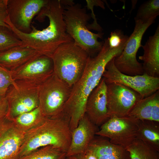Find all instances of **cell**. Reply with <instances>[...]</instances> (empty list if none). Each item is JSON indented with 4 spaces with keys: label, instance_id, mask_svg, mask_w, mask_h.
Masks as SVG:
<instances>
[{
    "label": "cell",
    "instance_id": "1",
    "mask_svg": "<svg viewBox=\"0 0 159 159\" xmlns=\"http://www.w3.org/2000/svg\"><path fill=\"white\" fill-rule=\"evenodd\" d=\"M64 9L60 0H48L36 18L40 22L43 21L46 17L49 19L48 26L42 30H38L32 25L31 32H23L15 28L9 17L6 23L21 41L22 46L33 49L42 55L51 57L60 45L73 41L66 30L63 18Z\"/></svg>",
    "mask_w": 159,
    "mask_h": 159
},
{
    "label": "cell",
    "instance_id": "2",
    "mask_svg": "<svg viewBox=\"0 0 159 159\" xmlns=\"http://www.w3.org/2000/svg\"><path fill=\"white\" fill-rule=\"evenodd\" d=\"M122 50L121 47H110L107 39H105L98 53L94 57H89L82 75L72 87L70 97L63 112L69 121L71 132L85 115L88 97L99 83L107 64L119 55Z\"/></svg>",
    "mask_w": 159,
    "mask_h": 159
},
{
    "label": "cell",
    "instance_id": "3",
    "mask_svg": "<svg viewBox=\"0 0 159 159\" xmlns=\"http://www.w3.org/2000/svg\"><path fill=\"white\" fill-rule=\"evenodd\" d=\"M71 134L69 122L64 117L51 118L44 116L38 123L25 131L20 150L19 158L47 145L67 152L71 143Z\"/></svg>",
    "mask_w": 159,
    "mask_h": 159
},
{
    "label": "cell",
    "instance_id": "4",
    "mask_svg": "<svg viewBox=\"0 0 159 159\" xmlns=\"http://www.w3.org/2000/svg\"><path fill=\"white\" fill-rule=\"evenodd\" d=\"M63 18L66 30L75 43L85 50L91 57L95 56L102 49L104 41L100 42L104 33H94L87 28L91 16L85 8L73 0H64Z\"/></svg>",
    "mask_w": 159,
    "mask_h": 159
},
{
    "label": "cell",
    "instance_id": "5",
    "mask_svg": "<svg viewBox=\"0 0 159 159\" xmlns=\"http://www.w3.org/2000/svg\"><path fill=\"white\" fill-rule=\"evenodd\" d=\"M89 56L73 41L62 44L51 57L53 74L72 88L82 75Z\"/></svg>",
    "mask_w": 159,
    "mask_h": 159
},
{
    "label": "cell",
    "instance_id": "6",
    "mask_svg": "<svg viewBox=\"0 0 159 159\" xmlns=\"http://www.w3.org/2000/svg\"><path fill=\"white\" fill-rule=\"evenodd\" d=\"M72 88L54 74L42 84L39 89V100L43 115L51 118L61 116Z\"/></svg>",
    "mask_w": 159,
    "mask_h": 159
},
{
    "label": "cell",
    "instance_id": "7",
    "mask_svg": "<svg viewBox=\"0 0 159 159\" xmlns=\"http://www.w3.org/2000/svg\"><path fill=\"white\" fill-rule=\"evenodd\" d=\"M154 16L147 22L135 20L134 30L129 37L121 53L115 57L114 64L121 73L129 75H142L144 73L142 64L137 60L136 55L142 46L143 36L148 28L155 21Z\"/></svg>",
    "mask_w": 159,
    "mask_h": 159
},
{
    "label": "cell",
    "instance_id": "8",
    "mask_svg": "<svg viewBox=\"0 0 159 159\" xmlns=\"http://www.w3.org/2000/svg\"><path fill=\"white\" fill-rule=\"evenodd\" d=\"M139 120L128 115L112 116L100 126L95 135L126 148L136 138Z\"/></svg>",
    "mask_w": 159,
    "mask_h": 159
},
{
    "label": "cell",
    "instance_id": "9",
    "mask_svg": "<svg viewBox=\"0 0 159 159\" xmlns=\"http://www.w3.org/2000/svg\"><path fill=\"white\" fill-rule=\"evenodd\" d=\"M114 58L107 64L102 75L106 84L114 82L120 83L136 91L143 98L159 90V77H152L145 73L135 76L124 74L115 66Z\"/></svg>",
    "mask_w": 159,
    "mask_h": 159
},
{
    "label": "cell",
    "instance_id": "10",
    "mask_svg": "<svg viewBox=\"0 0 159 159\" xmlns=\"http://www.w3.org/2000/svg\"><path fill=\"white\" fill-rule=\"evenodd\" d=\"M16 82L15 85L9 87L5 96L8 106L6 115L12 118L30 111L39 106L40 86Z\"/></svg>",
    "mask_w": 159,
    "mask_h": 159
},
{
    "label": "cell",
    "instance_id": "11",
    "mask_svg": "<svg viewBox=\"0 0 159 159\" xmlns=\"http://www.w3.org/2000/svg\"><path fill=\"white\" fill-rule=\"evenodd\" d=\"M52 58L41 55L28 61L15 70L11 72L15 82L40 86L53 74Z\"/></svg>",
    "mask_w": 159,
    "mask_h": 159
},
{
    "label": "cell",
    "instance_id": "12",
    "mask_svg": "<svg viewBox=\"0 0 159 159\" xmlns=\"http://www.w3.org/2000/svg\"><path fill=\"white\" fill-rule=\"evenodd\" d=\"M107 107L110 117L128 116L135 104L143 98L132 89L120 83L107 84Z\"/></svg>",
    "mask_w": 159,
    "mask_h": 159
},
{
    "label": "cell",
    "instance_id": "13",
    "mask_svg": "<svg viewBox=\"0 0 159 159\" xmlns=\"http://www.w3.org/2000/svg\"><path fill=\"white\" fill-rule=\"evenodd\" d=\"M48 0H6L9 20L19 30L25 33L32 31L31 22Z\"/></svg>",
    "mask_w": 159,
    "mask_h": 159
},
{
    "label": "cell",
    "instance_id": "14",
    "mask_svg": "<svg viewBox=\"0 0 159 159\" xmlns=\"http://www.w3.org/2000/svg\"><path fill=\"white\" fill-rule=\"evenodd\" d=\"M25 131L14 118H0V159H19Z\"/></svg>",
    "mask_w": 159,
    "mask_h": 159
},
{
    "label": "cell",
    "instance_id": "15",
    "mask_svg": "<svg viewBox=\"0 0 159 159\" xmlns=\"http://www.w3.org/2000/svg\"><path fill=\"white\" fill-rule=\"evenodd\" d=\"M107 84L102 77L89 95L86 102L85 114L97 127L101 125L110 118L107 107Z\"/></svg>",
    "mask_w": 159,
    "mask_h": 159
},
{
    "label": "cell",
    "instance_id": "16",
    "mask_svg": "<svg viewBox=\"0 0 159 159\" xmlns=\"http://www.w3.org/2000/svg\"><path fill=\"white\" fill-rule=\"evenodd\" d=\"M85 114L71 134V140L67 157L81 155L88 148L98 130Z\"/></svg>",
    "mask_w": 159,
    "mask_h": 159
},
{
    "label": "cell",
    "instance_id": "17",
    "mask_svg": "<svg viewBox=\"0 0 159 159\" xmlns=\"http://www.w3.org/2000/svg\"><path fill=\"white\" fill-rule=\"evenodd\" d=\"M144 51L139 59L142 64L144 73L153 77H159V26L155 33L150 36L144 45L141 46Z\"/></svg>",
    "mask_w": 159,
    "mask_h": 159
},
{
    "label": "cell",
    "instance_id": "18",
    "mask_svg": "<svg viewBox=\"0 0 159 159\" xmlns=\"http://www.w3.org/2000/svg\"><path fill=\"white\" fill-rule=\"evenodd\" d=\"M41 55L30 47L22 45L15 46L0 52V66L12 72Z\"/></svg>",
    "mask_w": 159,
    "mask_h": 159
},
{
    "label": "cell",
    "instance_id": "19",
    "mask_svg": "<svg viewBox=\"0 0 159 159\" xmlns=\"http://www.w3.org/2000/svg\"><path fill=\"white\" fill-rule=\"evenodd\" d=\"M88 148L97 159H130L129 153L126 148L100 136H95Z\"/></svg>",
    "mask_w": 159,
    "mask_h": 159
},
{
    "label": "cell",
    "instance_id": "20",
    "mask_svg": "<svg viewBox=\"0 0 159 159\" xmlns=\"http://www.w3.org/2000/svg\"><path fill=\"white\" fill-rule=\"evenodd\" d=\"M128 115L139 120L159 122V90L138 101Z\"/></svg>",
    "mask_w": 159,
    "mask_h": 159
},
{
    "label": "cell",
    "instance_id": "21",
    "mask_svg": "<svg viewBox=\"0 0 159 159\" xmlns=\"http://www.w3.org/2000/svg\"><path fill=\"white\" fill-rule=\"evenodd\" d=\"M136 138L159 151V122L139 120Z\"/></svg>",
    "mask_w": 159,
    "mask_h": 159
},
{
    "label": "cell",
    "instance_id": "22",
    "mask_svg": "<svg viewBox=\"0 0 159 159\" xmlns=\"http://www.w3.org/2000/svg\"><path fill=\"white\" fill-rule=\"evenodd\" d=\"M126 149L130 159H159V151L137 138Z\"/></svg>",
    "mask_w": 159,
    "mask_h": 159
},
{
    "label": "cell",
    "instance_id": "23",
    "mask_svg": "<svg viewBox=\"0 0 159 159\" xmlns=\"http://www.w3.org/2000/svg\"><path fill=\"white\" fill-rule=\"evenodd\" d=\"M67 152L52 145L42 147L19 159H65Z\"/></svg>",
    "mask_w": 159,
    "mask_h": 159
},
{
    "label": "cell",
    "instance_id": "24",
    "mask_svg": "<svg viewBox=\"0 0 159 159\" xmlns=\"http://www.w3.org/2000/svg\"><path fill=\"white\" fill-rule=\"evenodd\" d=\"M159 15V0H149L139 7L134 18L135 21L147 22L151 18Z\"/></svg>",
    "mask_w": 159,
    "mask_h": 159
},
{
    "label": "cell",
    "instance_id": "25",
    "mask_svg": "<svg viewBox=\"0 0 159 159\" xmlns=\"http://www.w3.org/2000/svg\"><path fill=\"white\" fill-rule=\"evenodd\" d=\"M44 116L39 106L33 110L21 114L14 119L18 125L26 131L38 123Z\"/></svg>",
    "mask_w": 159,
    "mask_h": 159
},
{
    "label": "cell",
    "instance_id": "26",
    "mask_svg": "<svg viewBox=\"0 0 159 159\" xmlns=\"http://www.w3.org/2000/svg\"><path fill=\"white\" fill-rule=\"evenodd\" d=\"M22 45L21 41L10 27L0 26V52L15 46Z\"/></svg>",
    "mask_w": 159,
    "mask_h": 159
},
{
    "label": "cell",
    "instance_id": "27",
    "mask_svg": "<svg viewBox=\"0 0 159 159\" xmlns=\"http://www.w3.org/2000/svg\"><path fill=\"white\" fill-rule=\"evenodd\" d=\"M16 83L11 72L0 66V97H5L9 87Z\"/></svg>",
    "mask_w": 159,
    "mask_h": 159
},
{
    "label": "cell",
    "instance_id": "28",
    "mask_svg": "<svg viewBox=\"0 0 159 159\" xmlns=\"http://www.w3.org/2000/svg\"><path fill=\"white\" fill-rule=\"evenodd\" d=\"M86 7L88 9L91 11V16L93 19V23L90 24H88L87 28L88 29H92L96 31L99 32H102L103 29L97 22L95 15L93 11L94 6H99L103 9H105V4L103 1L100 0H86Z\"/></svg>",
    "mask_w": 159,
    "mask_h": 159
},
{
    "label": "cell",
    "instance_id": "29",
    "mask_svg": "<svg viewBox=\"0 0 159 159\" xmlns=\"http://www.w3.org/2000/svg\"><path fill=\"white\" fill-rule=\"evenodd\" d=\"M129 37L121 30L117 29L112 32L107 39L111 48H116L125 45Z\"/></svg>",
    "mask_w": 159,
    "mask_h": 159
},
{
    "label": "cell",
    "instance_id": "30",
    "mask_svg": "<svg viewBox=\"0 0 159 159\" xmlns=\"http://www.w3.org/2000/svg\"><path fill=\"white\" fill-rule=\"evenodd\" d=\"M6 0H0V26L10 27L6 22L8 16L6 7Z\"/></svg>",
    "mask_w": 159,
    "mask_h": 159
},
{
    "label": "cell",
    "instance_id": "31",
    "mask_svg": "<svg viewBox=\"0 0 159 159\" xmlns=\"http://www.w3.org/2000/svg\"><path fill=\"white\" fill-rule=\"evenodd\" d=\"M8 107V104L6 98L0 97V118L7 115Z\"/></svg>",
    "mask_w": 159,
    "mask_h": 159
},
{
    "label": "cell",
    "instance_id": "32",
    "mask_svg": "<svg viewBox=\"0 0 159 159\" xmlns=\"http://www.w3.org/2000/svg\"><path fill=\"white\" fill-rule=\"evenodd\" d=\"M80 155L82 159H97L93 152L88 148L83 153Z\"/></svg>",
    "mask_w": 159,
    "mask_h": 159
},
{
    "label": "cell",
    "instance_id": "33",
    "mask_svg": "<svg viewBox=\"0 0 159 159\" xmlns=\"http://www.w3.org/2000/svg\"><path fill=\"white\" fill-rule=\"evenodd\" d=\"M65 159H82L80 155L67 157Z\"/></svg>",
    "mask_w": 159,
    "mask_h": 159
}]
</instances>
